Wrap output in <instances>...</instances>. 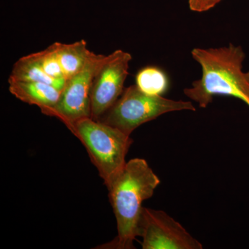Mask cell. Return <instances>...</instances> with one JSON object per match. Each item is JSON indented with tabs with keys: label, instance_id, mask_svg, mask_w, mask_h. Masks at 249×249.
Here are the masks:
<instances>
[{
	"label": "cell",
	"instance_id": "cell-1",
	"mask_svg": "<svg viewBox=\"0 0 249 249\" xmlns=\"http://www.w3.org/2000/svg\"><path fill=\"white\" fill-rule=\"evenodd\" d=\"M159 177L143 159L134 158L106 185L117 224V236L98 249H133L138 237L142 202L153 196Z\"/></svg>",
	"mask_w": 249,
	"mask_h": 249
},
{
	"label": "cell",
	"instance_id": "cell-12",
	"mask_svg": "<svg viewBox=\"0 0 249 249\" xmlns=\"http://www.w3.org/2000/svg\"><path fill=\"white\" fill-rule=\"evenodd\" d=\"M31 55L49 76L67 82L53 45L49 46L45 50L31 53Z\"/></svg>",
	"mask_w": 249,
	"mask_h": 249
},
{
	"label": "cell",
	"instance_id": "cell-3",
	"mask_svg": "<svg viewBox=\"0 0 249 249\" xmlns=\"http://www.w3.org/2000/svg\"><path fill=\"white\" fill-rule=\"evenodd\" d=\"M68 129L84 145L105 185H107L127 163L126 155L133 142L130 135L91 117L80 119Z\"/></svg>",
	"mask_w": 249,
	"mask_h": 249
},
{
	"label": "cell",
	"instance_id": "cell-4",
	"mask_svg": "<svg viewBox=\"0 0 249 249\" xmlns=\"http://www.w3.org/2000/svg\"><path fill=\"white\" fill-rule=\"evenodd\" d=\"M182 110L196 109L190 101H175L147 94L134 85L124 89L120 98L98 121L131 135L139 126L159 116Z\"/></svg>",
	"mask_w": 249,
	"mask_h": 249
},
{
	"label": "cell",
	"instance_id": "cell-6",
	"mask_svg": "<svg viewBox=\"0 0 249 249\" xmlns=\"http://www.w3.org/2000/svg\"><path fill=\"white\" fill-rule=\"evenodd\" d=\"M138 236L142 249H202L199 241L163 211L142 208Z\"/></svg>",
	"mask_w": 249,
	"mask_h": 249
},
{
	"label": "cell",
	"instance_id": "cell-7",
	"mask_svg": "<svg viewBox=\"0 0 249 249\" xmlns=\"http://www.w3.org/2000/svg\"><path fill=\"white\" fill-rule=\"evenodd\" d=\"M132 55L121 49L107 55L91 87V117L98 120L117 101L124 91Z\"/></svg>",
	"mask_w": 249,
	"mask_h": 249
},
{
	"label": "cell",
	"instance_id": "cell-11",
	"mask_svg": "<svg viewBox=\"0 0 249 249\" xmlns=\"http://www.w3.org/2000/svg\"><path fill=\"white\" fill-rule=\"evenodd\" d=\"M136 85L143 92L161 96L169 86L168 76L163 70L154 66L143 67L136 75Z\"/></svg>",
	"mask_w": 249,
	"mask_h": 249
},
{
	"label": "cell",
	"instance_id": "cell-10",
	"mask_svg": "<svg viewBox=\"0 0 249 249\" xmlns=\"http://www.w3.org/2000/svg\"><path fill=\"white\" fill-rule=\"evenodd\" d=\"M8 80L40 82L61 91L67 84V81L55 79L47 75L31 54L22 57L14 64Z\"/></svg>",
	"mask_w": 249,
	"mask_h": 249
},
{
	"label": "cell",
	"instance_id": "cell-8",
	"mask_svg": "<svg viewBox=\"0 0 249 249\" xmlns=\"http://www.w3.org/2000/svg\"><path fill=\"white\" fill-rule=\"evenodd\" d=\"M11 94L22 102L37 106L40 110L53 107L62 91L52 85L40 82L8 80Z\"/></svg>",
	"mask_w": 249,
	"mask_h": 249
},
{
	"label": "cell",
	"instance_id": "cell-13",
	"mask_svg": "<svg viewBox=\"0 0 249 249\" xmlns=\"http://www.w3.org/2000/svg\"><path fill=\"white\" fill-rule=\"evenodd\" d=\"M222 0H188V4L191 11L202 13L213 9Z\"/></svg>",
	"mask_w": 249,
	"mask_h": 249
},
{
	"label": "cell",
	"instance_id": "cell-2",
	"mask_svg": "<svg viewBox=\"0 0 249 249\" xmlns=\"http://www.w3.org/2000/svg\"><path fill=\"white\" fill-rule=\"evenodd\" d=\"M192 56L201 67L200 79L183 93L199 107L206 108L215 96L239 98L249 107V71H244L246 55L241 46L195 48Z\"/></svg>",
	"mask_w": 249,
	"mask_h": 249
},
{
	"label": "cell",
	"instance_id": "cell-9",
	"mask_svg": "<svg viewBox=\"0 0 249 249\" xmlns=\"http://www.w3.org/2000/svg\"><path fill=\"white\" fill-rule=\"evenodd\" d=\"M53 45L67 80L83 68L91 52L85 40L71 44L56 42Z\"/></svg>",
	"mask_w": 249,
	"mask_h": 249
},
{
	"label": "cell",
	"instance_id": "cell-5",
	"mask_svg": "<svg viewBox=\"0 0 249 249\" xmlns=\"http://www.w3.org/2000/svg\"><path fill=\"white\" fill-rule=\"evenodd\" d=\"M106 57L90 52L83 68L67 80L58 103L53 107L41 111L42 114L57 118L67 128L80 119L91 117V87Z\"/></svg>",
	"mask_w": 249,
	"mask_h": 249
}]
</instances>
